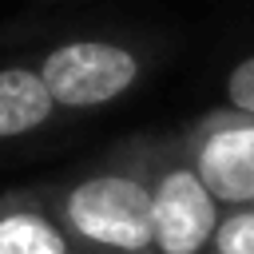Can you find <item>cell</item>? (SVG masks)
Returning a JSON list of instances; mask_svg holds the SVG:
<instances>
[{"mask_svg":"<svg viewBox=\"0 0 254 254\" xmlns=\"http://www.w3.org/2000/svg\"><path fill=\"white\" fill-rule=\"evenodd\" d=\"M75 254H155V194L135 171H99L67 187L56 202Z\"/></svg>","mask_w":254,"mask_h":254,"instance_id":"obj_1","label":"cell"},{"mask_svg":"<svg viewBox=\"0 0 254 254\" xmlns=\"http://www.w3.org/2000/svg\"><path fill=\"white\" fill-rule=\"evenodd\" d=\"M155 194V254H210L222 226L218 198L202 187L190 163H167L151 175Z\"/></svg>","mask_w":254,"mask_h":254,"instance_id":"obj_2","label":"cell"},{"mask_svg":"<svg viewBox=\"0 0 254 254\" xmlns=\"http://www.w3.org/2000/svg\"><path fill=\"white\" fill-rule=\"evenodd\" d=\"M40 75H44L56 107H99V103H111L115 95H123L135 83L139 64L127 48L79 40V44L56 48L44 60Z\"/></svg>","mask_w":254,"mask_h":254,"instance_id":"obj_3","label":"cell"},{"mask_svg":"<svg viewBox=\"0 0 254 254\" xmlns=\"http://www.w3.org/2000/svg\"><path fill=\"white\" fill-rule=\"evenodd\" d=\"M194 175L222 210L254 206V119H222L190 143Z\"/></svg>","mask_w":254,"mask_h":254,"instance_id":"obj_4","label":"cell"},{"mask_svg":"<svg viewBox=\"0 0 254 254\" xmlns=\"http://www.w3.org/2000/svg\"><path fill=\"white\" fill-rule=\"evenodd\" d=\"M0 254H75L56 214L36 202H0Z\"/></svg>","mask_w":254,"mask_h":254,"instance_id":"obj_5","label":"cell"},{"mask_svg":"<svg viewBox=\"0 0 254 254\" xmlns=\"http://www.w3.org/2000/svg\"><path fill=\"white\" fill-rule=\"evenodd\" d=\"M52 111H56V99L40 71H28V67L0 71V139L28 135L32 127L48 123Z\"/></svg>","mask_w":254,"mask_h":254,"instance_id":"obj_6","label":"cell"},{"mask_svg":"<svg viewBox=\"0 0 254 254\" xmlns=\"http://www.w3.org/2000/svg\"><path fill=\"white\" fill-rule=\"evenodd\" d=\"M226 99H230L242 115L254 119V56L242 60V64L230 71V79H226Z\"/></svg>","mask_w":254,"mask_h":254,"instance_id":"obj_7","label":"cell"}]
</instances>
